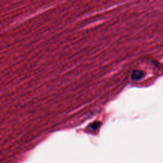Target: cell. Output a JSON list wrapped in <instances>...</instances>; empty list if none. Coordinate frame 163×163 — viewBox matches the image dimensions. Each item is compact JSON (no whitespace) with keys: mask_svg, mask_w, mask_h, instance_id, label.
I'll return each mask as SVG.
<instances>
[{"mask_svg":"<svg viewBox=\"0 0 163 163\" xmlns=\"http://www.w3.org/2000/svg\"><path fill=\"white\" fill-rule=\"evenodd\" d=\"M143 77V73L139 70L134 71L131 74V79L135 81L140 80L141 79H142Z\"/></svg>","mask_w":163,"mask_h":163,"instance_id":"6da1fadb","label":"cell"},{"mask_svg":"<svg viewBox=\"0 0 163 163\" xmlns=\"http://www.w3.org/2000/svg\"><path fill=\"white\" fill-rule=\"evenodd\" d=\"M100 123L99 122H95L93 125H92V128L93 129H96V128H98V127H99V125H100Z\"/></svg>","mask_w":163,"mask_h":163,"instance_id":"7a4b0ae2","label":"cell"}]
</instances>
